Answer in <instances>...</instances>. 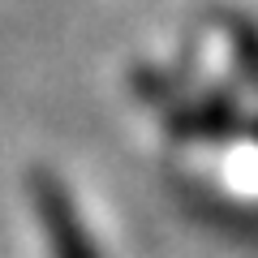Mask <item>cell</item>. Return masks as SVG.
Returning <instances> with one entry per match:
<instances>
[{"mask_svg": "<svg viewBox=\"0 0 258 258\" xmlns=\"http://www.w3.org/2000/svg\"><path fill=\"white\" fill-rule=\"evenodd\" d=\"M43 220H47V232H52L56 258H95L86 237H82V228H78V220L64 211L60 198H43Z\"/></svg>", "mask_w": 258, "mask_h": 258, "instance_id": "cell-1", "label": "cell"}]
</instances>
